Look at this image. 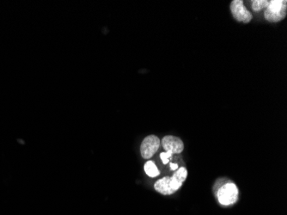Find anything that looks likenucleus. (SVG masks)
<instances>
[{"instance_id":"nucleus-2","label":"nucleus","mask_w":287,"mask_h":215,"mask_svg":"<svg viewBox=\"0 0 287 215\" xmlns=\"http://www.w3.org/2000/svg\"><path fill=\"white\" fill-rule=\"evenodd\" d=\"M286 14V0H271L265 10L264 17L269 23H278L284 20Z\"/></svg>"},{"instance_id":"nucleus-6","label":"nucleus","mask_w":287,"mask_h":215,"mask_svg":"<svg viewBox=\"0 0 287 215\" xmlns=\"http://www.w3.org/2000/svg\"><path fill=\"white\" fill-rule=\"evenodd\" d=\"M162 145L165 151H170L172 154H179L183 152L184 144L178 137L167 135L162 140Z\"/></svg>"},{"instance_id":"nucleus-1","label":"nucleus","mask_w":287,"mask_h":215,"mask_svg":"<svg viewBox=\"0 0 287 215\" xmlns=\"http://www.w3.org/2000/svg\"><path fill=\"white\" fill-rule=\"evenodd\" d=\"M187 178H188L187 169L185 167H181L175 172L172 178L164 177L162 179L157 181L154 184V189L162 195H172L180 189Z\"/></svg>"},{"instance_id":"nucleus-7","label":"nucleus","mask_w":287,"mask_h":215,"mask_svg":"<svg viewBox=\"0 0 287 215\" xmlns=\"http://www.w3.org/2000/svg\"><path fill=\"white\" fill-rule=\"evenodd\" d=\"M144 169H145V173L151 178H156L160 175L159 170L157 169V166L154 164L153 161H147L144 166Z\"/></svg>"},{"instance_id":"nucleus-8","label":"nucleus","mask_w":287,"mask_h":215,"mask_svg":"<svg viewBox=\"0 0 287 215\" xmlns=\"http://www.w3.org/2000/svg\"><path fill=\"white\" fill-rule=\"evenodd\" d=\"M270 1L268 0H255L253 1L252 9L255 12H260L261 10L266 9Z\"/></svg>"},{"instance_id":"nucleus-3","label":"nucleus","mask_w":287,"mask_h":215,"mask_svg":"<svg viewBox=\"0 0 287 215\" xmlns=\"http://www.w3.org/2000/svg\"><path fill=\"white\" fill-rule=\"evenodd\" d=\"M218 199L223 206L236 203L238 199V189L235 183H228L221 187L218 192Z\"/></svg>"},{"instance_id":"nucleus-9","label":"nucleus","mask_w":287,"mask_h":215,"mask_svg":"<svg viewBox=\"0 0 287 215\" xmlns=\"http://www.w3.org/2000/svg\"><path fill=\"white\" fill-rule=\"evenodd\" d=\"M172 153L170 151H165L160 153V158L162 159V163L164 165L169 163V158L172 157Z\"/></svg>"},{"instance_id":"nucleus-5","label":"nucleus","mask_w":287,"mask_h":215,"mask_svg":"<svg viewBox=\"0 0 287 215\" xmlns=\"http://www.w3.org/2000/svg\"><path fill=\"white\" fill-rule=\"evenodd\" d=\"M160 147V140L156 135H148L145 137L141 145H140V153L143 158L150 159L153 157L155 153L158 151Z\"/></svg>"},{"instance_id":"nucleus-10","label":"nucleus","mask_w":287,"mask_h":215,"mask_svg":"<svg viewBox=\"0 0 287 215\" xmlns=\"http://www.w3.org/2000/svg\"><path fill=\"white\" fill-rule=\"evenodd\" d=\"M169 166H170V169H171L172 171H176L178 169V165L177 164H169Z\"/></svg>"},{"instance_id":"nucleus-4","label":"nucleus","mask_w":287,"mask_h":215,"mask_svg":"<svg viewBox=\"0 0 287 215\" xmlns=\"http://www.w3.org/2000/svg\"><path fill=\"white\" fill-rule=\"evenodd\" d=\"M233 18L239 23L249 24L252 20L251 12L244 6L243 0H233L229 6Z\"/></svg>"}]
</instances>
